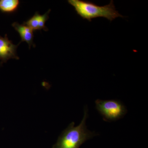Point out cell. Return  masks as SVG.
<instances>
[{
    "instance_id": "cell-5",
    "label": "cell",
    "mask_w": 148,
    "mask_h": 148,
    "mask_svg": "<svg viewBox=\"0 0 148 148\" xmlns=\"http://www.w3.org/2000/svg\"><path fill=\"white\" fill-rule=\"evenodd\" d=\"M12 25L21 37V41L20 43L26 42L29 45L30 48L32 45L35 47L34 43V35L33 30L26 25L20 24L16 22H14Z\"/></svg>"
},
{
    "instance_id": "cell-4",
    "label": "cell",
    "mask_w": 148,
    "mask_h": 148,
    "mask_svg": "<svg viewBox=\"0 0 148 148\" xmlns=\"http://www.w3.org/2000/svg\"><path fill=\"white\" fill-rule=\"evenodd\" d=\"M19 44H13L12 42L8 39L7 34L4 37L0 36V64L6 63L12 58L16 60L19 59L16 54V49Z\"/></svg>"
},
{
    "instance_id": "cell-7",
    "label": "cell",
    "mask_w": 148,
    "mask_h": 148,
    "mask_svg": "<svg viewBox=\"0 0 148 148\" xmlns=\"http://www.w3.org/2000/svg\"><path fill=\"white\" fill-rule=\"evenodd\" d=\"M51 10H49L47 12H46L45 14L43 15L39 14L38 20V30H41L42 29L44 30L45 31H47V27H46L45 24L46 22L49 18V13H50Z\"/></svg>"
},
{
    "instance_id": "cell-1",
    "label": "cell",
    "mask_w": 148,
    "mask_h": 148,
    "mask_svg": "<svg viewBox=\"0 0 148 148\" xmlns=\"http://www.w3.org/2000/svg\"><path fill=\"white\" fill-rule=\"evenodd\" d=\"M88 116L87 108H86L80 123L77 126H75L73 122L70 123L61 133L52 148H79L86 141L98 135L87 129L86 122Z\"/></svg>"
},
{
    "instance_id": "cell-3",
    "label": "cell",
    "mask_w": 148,
    "mask_h": 148,
    "mask_svg": "<svg viewBox=\"0 0 148 148\" xmlns=\"http://www.w3.org/2000/svg\"><path fill=\"white\" fill-rule=\"evenodd\" d=\"M96 108L105 121H115L123 117L127 113L125 106L116 100L98 99L95 102Z\"/></svg>"
},
{
    "instance_id": "cell-6",
    "label": "cell",
    "mask_w": 148,
    "mask_h": 148,
    "mask_svg": "<svg viewBox=\"0 0 148 148\" xmlns=\"http://www.w3.org/2000/svg\"><path fill=\"white\" fill-rule=\"evenodd\" d=\"M19 5L18 0H0V11L3 13H13L17 10Z\"/></svg>"
},
{
    "instance_id": "cell-2",
    "label": "cell",
    "mask_w": 148,
    "mask_h": 148,
    "mask_svg": "<svg viewBox=\"0 0 148 148\" xmlns=\"http://www.w3.org/2000/svg\"><path fill=\"white\" fill-rule=\"evenodd\" d=\"M68 2L73 7L78 15L89 21L98 17H104L112 21L117 17H124L116 10L112 0L109 4L104 6L97 5L92 2L82 0H69Z\"/></svg>"
}]
</instances>
